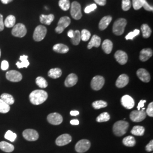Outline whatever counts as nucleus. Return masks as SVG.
Here are the masks:
<instances>
[{"mask_svg":"<svg viewBox=\"0 0 153 153\" xmlns=\"http://www.w3.org/2000/svg\"><path fill=\"white\" fill-rule=\"evenodd\" d=\"M30 102L34 105L43 103L48 98V94L44 90H36L33 91L29 96Z\"/></svg>","mask_w":153,"mask_h":153,"instance_id":"obj_1","label":"nucleus"},{"mask_svg":"<svg viewBox=\"0 0 153 153\" xmlns=\"http://www.w3.org/2000/svg\"><path fill=\"white\" fill-rule=\"evenodd\" d=\"M129 127V124L125 121H118L113 126V131L116 136L120 137L125 134Z\"/></svg>","mask_w":153,"mask_h":153,"instance_id":"obj_2","label":"nucleus"},{"mask_svg":"<svg viewBox=\"0 0 153 153\" xmlns=\"http://www.w3.org/2000/svg\"><path fill=\"white\" fill-rule=\"evenodd\" d=\"M127 21L124 18H119L115 21L113 25L112 31L116 35H121L125 30Z\"/></svg>","mask_w":153,"mask_h":153,"instance_id":"obj_3","label":"nucleus"},{"mask_svg":"<svg viewBox=\"0 0 153 153\" xmlns=\"http://www.w3.org/2000/svg\"><path fill=\"white\" fill-rule=\"evenodd\" d=\"M47 33V29L44 26L39 25L35 28L33 34V39L36 42H40L44 39Z\"/></svg>","mask_w":153,"mask_h":153,"instance_id":"obj_4","label":"nucleus"},{"mask_svg":"<svg viewBox=\"0 0 153 153\" xmlns=\"http://www.w3.org/2000/svg\"><path fill=\"white\" fill-rule=\"evenodd\" d=\"M71 14L73 19L79 20L82 18L81 5L76 1L72 2L71 5Z\"/></svg>","mask_w":153,"mask_h":153,"instance_id":"obj_5","label":"nucleus"},{"mask_svg":"<svg viewBox=\"0 0 153 153\" xmlns=\"http://www.w3.org/2000/svg\"><path fill=\"white\" fill-rule=\"evenodd\" d=\"M11 33L15 37L23 38L27 33V29L23 24L18 23L13 28Z\"/></svg>","mask_w":153,"mask_h":153,"instance_id":"obj_6","label":"nucleus"},{"mask_svg":"<svg viewBox=\"0 0 153 153\" xmlns=\"http://www.w3.org/2000/svg\"><path fill=\"white\" fill-rule=\"evenodd\" d=\"M71 19L68 16L61 17L57 23V26L55 28V31L57 33H61L65 28L68 27L71 24Z\"/></svg>","mask_w":153,"mask_h":153,"instance_id":"obj_7","label":"nucleus"},{"mask_svg":"<svg viewBox=\"0 0 153 153\" xmlns=\"http://www.w3.org/2000/svg\"><path fill=\"white\" fill-rule=\"evenodd\" d=\"M145 109L144 108H143L142 110L133 111L130 114V118L131 120L134 122H141L143 120L146 116Z\"/></svg>","mask_w":153,"mask_h":153,"instance_id":"obj_8","label":"nucleus"},{"mask_svg":"<svg viewBox=\"0 0 153 153\" xmlns=\"http://www.w3.org/2000/svg\"><path fill=\"white\" fill-rule=\"evenodd\" d=\"M91 146V143L88 140H81L76 143L75 149L76 152L83 153L87 152Z\"/></svg>","mask_w":153,"mask_h":153,"instance_id":"obj_9","label":"nucleus"},{"mask_svg":"<svg viewBox=\"0 0 153 153\" xmlns=\"http://www.w3.org/2000/svg\"><path fill=\"white\" fill-rule=\"evenodd\" d=\"M105 80L102 76H94L91 82V86L93 90L98 91L104 86Z\"/></svg>","mask_w":153,"mask_h":153,"instance_id":"obj_10","label":"nucleus"},{"mask_svg":"<svg viewBox=\"0 0 153 153\" xmlns=\"http://www.w3.org/2000/svg\"><path fill=\"white\" fill-rule=\"evenodd\" d=\"M23 136L27 141H35L39 138V134L37 131L34 129H28L23 132Z\"/></svg>","mask_w":153,"mask_h":153,"instance_id":"obj_11","label":"nucleus"},{"mask_svg":"<svg viewBox=\"0 0 153 153\" xmlns=\"http://www.w3.org/2000/svg\"><path fill=\"white\" fill-rule=\"evenodd\" d=\"M6 77L7 80L11 82H19L22 80V75L19 71H10L6 73Z\"/></svg>","mask_w":153,"mask_h":153,"instance_id":"obj_12","label":"nucleus"},{"mask_svg":"<svg viewBox=\"0 0 153 153\" xmlns=\"http://www.w3.org/2000/svg\"><path fill=\"white\" fill-rule=\"evenodd\" d=\"M47 120L51 124L57 126L62 123L63 118L62 116L58 113H52L48 116Z\"/></svg>","mask_w":153,"mask_h":153,"instance_id":"obj_13","label":"nucleus"},{"mask_svg":"<svg viewBox=\"0 0 153 153\" xmlns=\"http://www.w3.org/2000/svg\"><path fill=\"white\" fill-rule=\"evenodd\" d=\"M72 140L71 136L69 134H64L57 137L56 140V144L59 146H65L69 143Z\"/></svg>","mask_w":153,"mask_h":153,"instance_id":"obj_14","label":"nucleus"},{"mask_svg":"<svg viewBox=\"0 0 153 153\" xmlns=\"http://www.w3.org/2000/svg\"><path fill=\"white\" fill-rule=\"evenodd\" d=\"M121 102L122 105L126 109H131L134 106V100L128 95L123 96L121 99Z\"/></svg>","mask_w":153,"mask_h":153,"instance_id":"obj_15","label":"nucleus"},{"mask_svg":"<svg viewBox=\"0 0 153 153\" xmlns=\"http://www.w3.org/2000/svg\"><path fill=\"white\" fill-rule=\"evenodd\" d=\"M115 58L116 61L121 64V65H124L128 61V55L125 52L123 51H117L115 53Z\"/></svg>","mask_w":153,"mask_h":153,"instance_id":"obj_16","label":"nucleus"},{"mask_svg":"<svg viewBox=\"0 0 153 153\" xmlns=\"http://www.w3.org/2000/svg\"><path fill=\"white\" fill-rule=\"evenodd\" d=\"M137 76L143 82H149L150 80V76L146 69L141 68L137 71Z\"/></svg>","mask_w":153,"mask_h":153,"instance_id":"obj_17","label":"nucleus"},{"mask_svg":"<svg viewBox=\"0 0 153 153\" xmlns=\"http://www.w3.org/2000/svg\"><path fill=\"white\" fill-rule=\"evenodd\" d=\"M129 82V77L125 74H123L118 77L116 85L118 88H123L128 85Z\"/></svg>","mask_w":153,"mask_h":153,"instance_id":"obj_18","label":"nucleus"},{"mask_svg":"<svg viewBox=\"0 0 153 153\" xmlns=\"http://www.w3.org/2000/svg\"><path fill=\"white\" fill-rule=\"evenodd\" d=\"M153 56V51L150 48H145L141 51L140 59L141 61L145 62L148 60Z\"/></svg>","mask_w":153,"mask_h":153,"instance_id":"obj_19","label":"nucleus"},{"mask_svg":"<svg viewBox=\"0 0 153 153\" xmlns=\"http://www.w3.org/2000/svg\"><path fill=\"white\" fill-rule=\"evenodd\" d=\"M78 81V77L74 73L70 74L68 76L66 77L65 81V85L66 87L70 88L74 86Z\"/></svg>","mask_w":153,"mask_h":153,"instance_id":"obj_20","label":"nucleus"},{"mask_svg":"<svg viewBox=\"0 0 153 153\" xmlns=\"http://www.w3.org/2000/svg\"><path fill=\"white\" fill-rule=\"evenodd\" d=\"M112 18L109 16H104L103 18H102V19L100 21V22L99 23V29L102 31L106 29L112 21Z\"/></svg>","mask_w":153,"mask_h":153,"instance_id":"obj_21","label":"nucleus"},{"mask_svg":"<svg viewBox=\"0 0 153 153\" xmlns=\"http://www.w3.org/2000/svg\"><path fill=\"white\" fill-rule=\"evenodd\" d=\"M101 43V39L97 35H93L92 38L90 42L88 43V49H91L93 47L98 48Z\"/></svg>","mask_w":153,"mask_h":153,"instance_id":"obj_22","label":"nucleus"},{"mask_svg":"<svg viewBox=\"0 0 153 153\" xmlns=\"http://www.w3.org/2000/svg\"><path fill=\"white\" fill-rule=\"evenodd\" d=\"M55 19V16L53 14H49V15H44L42 14L40 16V22L42 24L46 25H50L51 23Z\"/></svg>","mask_w":153,"mask_h":153,"instance_id":"obj_23","label":"nucleus"},{"mask_svg":"<svg viewBox=\"0 0 153 153\" xmlns=\"http://www.w3.org/2000/svg\"><path fill=\"white\" fill-rule=\"evenodd\" d=\"M28 56L26 55H22L19 57V60L21 62H17L16 65L19 69H21L23 68H27L30 65V62L28 61Z\"/></svg>","mask_w":153,"mask_h":153,"instance_id":"obj_24","label":"nucleus"},{"mask_svg":"<svg viewBox=\"0 0 153 153\" xmlns=\"http://www.w3.org/2000/svg\"><path fill=\"white\" fill-rule=\"evenodd\" d=\"M53 49L55 52L59 53H66L69 50L68 46L63 44H55L53 47Z\"/></svg>","mask_w":153,"mask_h":153,"instance_id":"obj_25","label":"nucleus"},{"mask_svg":"<svg viewBox=\"0 0 153 153\" xmlns=\"http://www.w3.org/2000/svg\"><path fill=\"white\" fill-rule=\"evenodd\" d=\"M113 48V43L108 39L105 40L102 43V49L107 54H109Z\"/></svg>","mask_w":153,"mask_h":153,"instance_id":"obj_26","label":"nucleus"},{"mask_svg":"<svg viewBox=\"0 0 153 153\" xmlns=\"http://www.w3.org/2000/svg\"><path fill=\"white\" fill-rule=\"evenodd\" d=\"M0 149L6 153H11L14 150V146L8 142L5 141H2L0 142Z\"/></svg>","mask_w":153,"mask_h":153,"instance_id":"obj_27","label":"nucleus"},{"mask_svg":"<svg viewBox=\"0 0 153 153\" xmlns=\"http://www.w3.org/2000/svg\"><path fill=\"white\" fill-rule=\"evenodd\" d=\"M16 22V17L13 15H10L6 17L5 22H4V26L7 28L13 27L15 26Z\"/></svg>","mask_w":153,"mask_h":153,"instance_id":"obj_28","label":"nucleus"},{"mask_svg":"<svg viewBox=\"0 0 153 153\" xmlns=\"http://www.w3.org/2000/svg\"><path fill=\"white\" fill-rule=\"evenodd\" d=\"M145 128L142 126H134L131 129V133L133 135L137 136H142L145 133Z\"/></svg>","mask_w":153,"mask_h":153,"instance_id":"obj_29","label":"nucleus"},{"mask_svg":"<svg viewBox=\"0 0 153 153\" xmlns=\"http://www.w3.org/2000/svg\"><path fill=\"white\" fill-rule=\"evenodd\" d=\"M123 143L126 146L133 147L136 145V141L135 138L134 137L131 136H129L125 137L123 139Z\"/></svg>","mask_w":153,"mask_h":153,"instance_id":"obj_30","label":"nucleus"},{"mask_svg":"<svg viewBox=\"0 0 153 153\" xmlns=\"http://www.w3.org/2000/svg\"><path fill=\"white\" fill-rule=\"evenodd\" d=\"M48 75L49 77L53 78V79H56L59 77H60L62 75V71L59 68H53L51 69L48 73Z\"/></svg>","mask_w":153,"mask_h":153,"instance_id":"obj_31","label":"nucleus"},{"mask_svg":"<svg viewBox=\"0 0 153 153\" xmlns=\"http://www.w3.org/2000/svg\"><path fill=\"white\" fill-rule=\"evenodd\" d=\"M1 99H2L4 102L8 105H11L14 103V99L9 94L4 93L1 95Z\"/></svg>","mask_w":153,"mask_h":153,"instance_id":"obj_32","label":"nucleus"},{"mask_svg":"<svg viewBox=\"0 0 153 153\" xmlns=\"http://www.w3.org/2000/svg\"><path fill=\"white\" fill-rule=\"evenodd\" d=\"M141 30L142 31V35L144 38H148L152 34V30L147 24H143Z\"/></svg>","mask_w":153,"mask_h":153,"instance_id":"obj_33","label":"nucleus"},{"mask_svg":"<svg viewBox=\"0 0 153 153\" xmlns=\"http://www.w3.org/2000/svg\"><path fill=\"white\" fill-rule=\"evenodd\" d=\"M81 38V32L79 30H76L74 31V35L73 38H71V42L72 44L75 45H77L79 44Z\"/></svg>","mask_w":153,"mask_h":153,"instance_id":"obj_34","label":"nucleus"},{"mask_svg":"<svg viewBox=\"0 0 153 153\" xmlns=\"http://www.w3.org/2000/svg\"><path fill=\"white\" fill-rule=\"evenodd\" d=\"M59 5L64 11H67L71 7V3L69 0H60Z\"/></svg>","mask_w":153,"mask_h":153,"instance_id":"obj_35","label":"nucleus"},{"mask_svg":"<svg viewBox=\"0 0 153 153\" xmlns=\"http://www.w3.org/2000/svg\"><path fill=\"white\" fill-rule=\"evenodd\" d=\"M92 105L94 108L99 109L106 107L107 106V103L103 100H97L93 102Z\"/></svg>","mask_w":153,"mask_h":153,"instance_id":"obj_36","label":"nucleus"},{"mask_svg":"<svg viewBox=\"0 0 153 153\" xmlns=\"http://www.w3.org/2000/svg\"><path fill=\"white\" fill-rule=\"evenodd\" d=\"M10 109V105L6 104L2 99H0V113H7Z\"/></svg>","mask_w":153,"mask_h":153,"instance_id":"obj_37","label":"nucleus"},{"mask_svg":"<svg viewBox=\"0 0 153 153\" xmlns=\"http://www.w3.org/2000/svg\"><path fill=\"white\" fill-rule=\"evenodd\" d=\"M36 83L39 88H45L48 86L47 81L42 76H38L36 79Z\"/></svg>","mask_w":153,"mask_h":153,"instance_id":"obj_38","label":"nucleus"},{"mask_svg":"<svg viewBox=\"0 0 153 153\" xmlns=\"http://www.w3.org/2000/svg\"><path fill=\"white\" fill-rule=\"evenodd\" d=\"M109 119H110V116L108 114V113L103 112L97 117V121L99 123L106 122V121L109 120Z\"/></svg>","mask_w":153,"mask_h":153,"instance_id":"obj_39","label":"nucleus"},{"mask_svg":"<svg viewBox=\"0 0 153 153\" xmlns=\"http://www.w3.org/2000/svg\"><path fill=\"white\" fill-rule=\"evenodd\" d=\"M146 1V0H132V4L134 9L136 10L140 9Z\"/></svg>","mask_w":153,"mask_h":153,"instance_id":"obj_40","label":"nucleus"},{"mask_svg":"<svg viewBox=\"0 0 153 153\" xmlns=\"http://www.w3.org/2000/svg\"><path fill=\"white\" fill-rule=\"evenodd\" d=\"M91 37V33L86 29L82 30L81 33V38L83 42H87Z\"/></svg>","mask_w":153,"mask_h":153,"instance_id":"obj_41","label":"nucleus"},{"mask_svg":"<svg viewBox=\"0 0 153 153\" xmlns=\"http://www.w3.org/2000/svg\"><path fill=\"white\" fill-rule=\"evenodd\" d=\"M5 138L11 142H14L16 139V134L11 131H8L5 134Z\"/></svg>","mask_w":153,"mask_h":153,"instance_id":"obj_42","label":"nucleus"},{"mask_svg":"<svg viewBox=\"0 0 153 153\" xmlns=\"http://www.w3.org/2000/svg\"><path fill=\"white\" fill-rule=\"evenodd\" d=\"M131 2L130 0H122V9L124 11H128L131 7Z\"/></svg>","mask_w":153,"mask_h":153,"instance_id":"obj_43","label":"nucleus"},{"mask_svg":"<svg viewBox=\"0 0 153 153\" xmlns=\"http://www.w3.org/2000/svg\"><path fill=\"white\" fill-rule=\"evenodd\" d=\"M140 30L136 29L133 31H131V33H129L128 35H126V40H133L136 36H137L140 33Z\"/></svg>","mask_w":153,"mask_h":153,"instance_id":"obj_44","label":"nucleus"},{"mask_svg":"<svg viewBox=\"0 0 153 153\" xmlns=\"http://www.w3.org/2000/svg\"><path fill=\"white\" fill-rule=\"evenodd\" d=\"M97 8V6L96 4H92L88 6L85 9V12L86 14H88L92 11H94Z\"/></svg>","mask_w":153,"mask_h":153,"instance_id":"obj_45","label":"nucleus"},{"mask_svg":"<svg viewBox=\"0 0 153 153\" xmlns=\"http://www.w3.org/2000/svg\"><path fill=\"white\" fill-rule=\"evenodd\" d=\"M146 114L150 116V117H153V103L151 102L150 104L148 105V108L146 109Z\"/></svg>","mask_w":153,"mask_h":153,"instance_id":"obj_46","label":"nucleus"},{"mask_svg":"<svg viewBox=\"0 0 153 153\" xmlns=\"http://www.w3.org/2000/svg\"><path fill=\"white\" fill-rule=\"evenodd\" d=\"M9 62L7 61L4 60L2 61L1 68L2 71H6L9 68Z\"/></svg>","mask_w":153,"mask_h":153,"instance_id":"obj_47","label":"nucleus"},{"mask_svg":"<svg viewBox=\"0 0 153 153\" xmlns=\"http://www.w3.org/2000/svg\"><path fill=\"white\" fill-rule=\"evenodd\" d=\"M142 7H143L145 9V10H146V11H153V6L150 5L148 4V2H147V1H146V2L144 3V4L143 5Z\"/></svg>","mask_w":153,"mask_h":153,"instance_id":"obj_48","label":"nucleus"},{"mask_svg":"<svg viewBox=\"0 0 153 153\" xmlns=\"http://www.w3.org/2000/svg\"><path fill=\"white\" fill-rule=\"evenodd\" d=\"M146 150L147 152H152L153 150V141L152 140L146 146Z\"/></svg>","mask_w":153,"mask_h":153,"instance_id":"obj_49","label":"nucleus"},{"mask_svg":"<svg viewBox=\"0 0 153 153\" xmlns=\"http://www.w3.org/2000/svg\"><path fill=\"white\" fill-rule=\"evenodd\" d=\"M146 102V100H141L140 102L138 103V104L137 105V110L140 111L141 110V108L144 107V104Z\"/></svg>","mask_w":153,"mask_h":153,"instance_id":"obj_50","label":"nucleus"},{"mask_svg":"<svg viewBox=\"0 0 153 153\" xmlns=\"http://www.w3.org/2000/svg\"><path fill=\"white\" fill-rule=\"evenodd\" d=\"M4 27H5V26H4V22L3 21V16L2 14H0V31H3Z\"/></svg>","mask_w":153,"mask_h":153,"instance_id":"obj_51","label":"nucleus"},{"mask_svg":"<svg viewBox=\"0 0 153 153\" xmlns=\"http://www.w3.org/2000/svg\"><path fill=\"white\" fill-rule=\"evenodd\" d=\"M95 2L100 6H104L106 4V0H94Z\"/></svg>","mask_w":153,"mask_h":153,"instance_id":"obj_52","label":"nucleus"},{"mask_svg":"<svg viewBox=\"0 0 153 153\" xmlns=\"http://www.w3.org/2000/svg\"><path fill=\"white\" fill-rule=\"evenodd\" d=\"M71 125H74V126H76L79 124V121L76 119H74V120H71Z\"/></svg>","mask_w":153,"mask_h":153,"instance_id":"obj_53","label":"nucleus"},{"mask_svg":"<svg viewBox=\"0 0 153 153\" xmlns=\"http://www.w3.org/2000/svg\"><path fill=\"white\" fill-rule=\"evenodd\" d=\"M73 35H74V31L72 30H70L68 31V36L71 39L73 38Z\"/></svg>","mask_w":153,"mask_h":153,"instance_id":"obj_54","label":"nucleus"},{"mask_svg":"<svg viewBox=\"0 0 153 153\" xmlns=\"http://www.w3.org/2000/svg\"><path fill=\"white\" fill-rule=\"evenodd\" d=\"M70 114L71 116H77L79 114V112L78 111H71Z\"/></svg>","mask_w":153,"mask_h":153,"instance_id":"obj_55","label":"nucleus"},{"mask_svg":"<svg viewBox=\"0 0 153 153\" xmlns=\"http://www.w3.org/2000/svg\"><path fill=\"white\" fill-rule=\"evenodd\" d=\"M13 1V0H1V2H2L3 4H5V5L9 4V3H10V2H11Z\"/></svg>","mask_w":153,"mask_h":153,"instance_id":"obj_56","label":"nucleus"},{"mask_svg":"<svg viewBox=\"0 0 153 153\" xmlns=\"http://www.w3.org/2000/svg\"><path fill=\"white\" fill-rule=\"evenodd\" d=\"M1 49H0V57H1Z\"/></svg>","mask_w":153,"mask_h":153,"instance_id":"obj_57","label":"nucleus"}]
</instances>
